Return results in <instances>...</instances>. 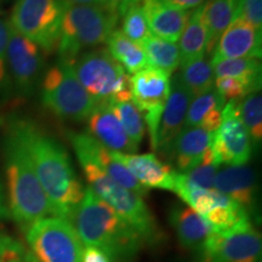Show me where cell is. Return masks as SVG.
<instances>
[{
    "label": "cell",
    "instance_id": "6da1fadb",
    "mask_svg": "<svg viewBox=\"0 0 262 262\" xmlns=\"http://www.w3.org/2000/svg\"><path fill=\"white\" fill-rule=\"evenodd\" d=\"M8 127L17 135L27 150L55 216L70 220L83 199L85 188L75 173L67 150L32 120L17 118L10 120Z\"/></svg>",
    "mask_w": 262,
    "mask_h": 262
},
{
    "label": "cell",
    "instance_id": "7a4b0ae2",
    "mask_svg": "<svg viewBox=\"0 0 262 262\" xmlns=\"http://www.w3.org/2000/svg\"><path fill=\"white\" fill-rule=\"evenodd\" d=\"M84 247H96L112 262H131L146 244L124 219L89 187L70 220Z\"/></svg>",
    "mask_w": 262,
    "mask_h": 262
},
{
    "label": "cell",
    "instance_id": "3957f363",
    "mask_svg": "<svg viewBox=\"0 0 262 262\" xmlns=\"http://www.w3.org/2000/svg\"><path fill=\"white\" fill-rule=\"evenodd\" d=\"M10 216L22 229L40 219L55 216L25 146L8 127L4 141Z\"/></svg>",
    "mask_w": 262,
    "mask_h": 262
},
{
    "label": "cell",
    "instance_id": "277c9868",
    "mask_svg": "<svg viewBox=\"0 0 262 262\" xmlns=\"http://www.w3.org/2000/svg\"><path fill=\"white\" fill-rule=\"evenodd\" d=\"M119 21L117 11L103 5H67L57 51L60 61L72 63L84 49L106 42Z\"/></svg>",
    "mask_w": 262,
    "mask_h": 262
},
{
    "label": "cell",
    "instance_id": "5b68a950",
    "mask_svg": "<svg viewBox=\"0 0 262 262\" xmlns=\"http://www.w3.org/2000/svg\"><path fill=\"white\" fill-rule=\"evenodd\" d=\"M88 187L106 202L120 217L141 235L146 244L159 242L160 231L155 216L143 198L112 180L102 169L89 160H79Z\"/></svg>",
    "mask_w": 262,
    "mask_h": 262
},
{
    "label": "cell",
    "instance_id": "8992f818",
    "mask_svg": "<svg viewBox=\"0 0 262 262\" xmlns=\"http://www.w3.org/2000/svg\"><path fill=\"white\" fill-rule=\"evenodd\" d=\"M71 66L81 86L96 103L133 101L130 75L107 49L79 55Z\"/></svg>",
    "mask_w": 262,
    "mask_h": 262
},
{
    "label": "cell",
    "instance_id": "52a82bcc",
    "mask_svg": "<svg viewBox=\"0 0 262 262\" xmlns=\"http://www.w3.org/2000/svg\"><path fill=\"white\" fill-rule=\"evenodd\" d=\"M41 102L62 119L86 120L96 101L81 86L71 63L58 61L41 80Z\"/></svg>",
    "mask_w": 262,
    "mask_h": 262
},
{
    "label": "cell",
    "instance_id": "ba28073f",
    "mask_svg": "<svg viewBox=\"0 0 262 262\" xmlns=\"http://www.w3.org/2000/svg\"><path fill=\"white\" fill-rule=\"evenodd\" d=\"M67 5L64 0H17L9 24L42 51L50 54L57 50Z\"/></svg>",
    "mask_w": 262,
    "mask_h": 262
},
{
    "label": "cell",
    "instance_id": "9c48e42d",
    "mask_svg": "<svg viewBox=\"0 0 262 262\" xmlns=\"http://www.w3.org/2000/svg\"><path fill=\"white\" fill-rule=\"evenodd\" d=\"M26 239L38 262H81L84 244L66 219L49 216L35 221L26 229Z\"/></svg>",
    "mask_w": 262,
    "mask_h": 262
},
{
    "label": "cell",
    "instance_id": "30bf717a",
    "mask_svg": "<svg viewBox=\"0 0 262 262\" xmlns=\"http://www.w3.org/2000/svg\"><path fill=\"white\" fill-rule=\"evenodd\" d=\"M202 262H261V235L250 221L225 232H211L199 251Z\"/></svg>",
    "mask_w": 262,
    "mask_h": 262
},
{
    "label": "cell",
    "instance_id": "8fae6325",
    "mask_svg": "<svg viewBox=\"0 0 262 262\" xmlns=\"http://www.w3.org/2000/svg\"><path fill=\"white\" fill-rule=\"evenodd\" d=\"M133 102L142 113L148 126L150 145L155 149L157 134L164 106L170 94V75L156 68L147 67L130 77Z\"/></svg>",
    "mask_w": 262,
    "mask_h": 262
},
{
    "label": "cell",
    "instance_id": "7c38bea8",
    "mask_svg": "<svg viewBox=\"0 0 262 262\" xmlns=\"http://www.w3.org/2000/svg\"><path fill=\"white\" fill-rule=\"evenodd\" d=\"M211 149L219 165H245L250 160L253 142L239 117L238 100L225 104L221 124L212 137Z\"/></svg>",
    "mask_w": 262,
    "mask_h": 262
},
{
    "label": "cell",
    "instance_id": "4fadbf2b",
    "mask_svg": "<svg viewBox=\"0 0 262 262\" xmlns=\"http://www.w3.org/2000/svg\"><path fill=\"white\" fill-rule=\"evenodd\" d=\"M6 62L19 94L31 95L37 86L44 63L40 48L16 32L10 24Z\"/></svg>",
    "mask_w": 262,
    "mask_h": 262
},
{
    "label": "cell",
    "instance_id": "5bb4252c",
    "mask_svg": "<svg viewBox=\"0 0 262 262\" xmlns=\"http://www.w3.org/2000/svg\"><path fill=\"white\" fill-rule=\"evenodd\" d=\"M68 139L75 150L78 160H89L96 164L100 169L114 180L120 186L130 191L135 192L136 194L143 196L147 195L148 189L143 187L137 180L131 175L129 170L117 162L111 155V150L106 148L102 143H100L96 139L90 136L86 133H75L68 131Z\"/></svg>",
    "mask_w": 262,
    "mask_h": 262
},
{
    "label": "cell",
    "instance_id": "9a60e30c",
    "mask_svg": "<svg viewBox=\"0 0 262 262\" xmlns=\"http://www.w3.org/2000/svg\"><path fill=\"white\" fill-rule=\"evenodd\" d=\"M262 55V33L241 18L225 29L211 52V61L227 58H258Z\"/></svg>",
    "mask_w": 262,
    "mask_h": 262
},
{
    "label": "cell",
    "instance_id": "2e32d148",
    "mask_svg": "<svg viewBox=\"0 0 262 262\" xmlns=\"http://www.w3.org/2000/svg\"><path fill=\"white\" fill-rule=\"evenodd\" d=\"M170 94L164 106L162 117H160L158 134H157L155 150L168 155L173 140L185 129L186 116L192 95L183 86L179 74H173L170 81Z\"/></svg>",
    "mask_w": 262,
    "mask_h": 262
},
{
    "label": "cell",
    "instance_id": "e0dca14e",
    "mask_svg": "<svg viewBox=\"0 0 262 262\" xmlns=\"http://www.w3.org/2000/svg\"><path fill=\"white\" fill-rule=\"evenodd\" d=\"M117 162L129 170L131 175L143 187L171 191L178 171L169 164L164 163L155 153L136 155V153H119L111 150Z\"/></svg>",
    "mask_w": 262,
    "mask_h": 262
},
{
    "label": "cell",
    "instance_id": "ac0fdd59",
    "mask_svg": "<svg viewBox=\"0 0 262 262\" xmlns=\"http://www.w3.org/2000/svg\"><path fill=\"white\" fill-rule=\"evenodd\" d=\"M88 133L113 152L136 153L139 147L127 137L108 102L96 103L88 117Z\"/></svg>",
    "mask_w": 262,
    "mask_h": 262
},
{
    "label": "cell",
    "instance_id": "d6986e66",
    "mask_svg": "<svg viewBox=\"0 0 262 262\" xmlns=\"http://www.w3.org/2000/svg\"><path fill=\"white\" fill-rule=\"evenodd\" d=\"M150 34L163 40L175 42L187 24L191 12L170 6L163 0H140Z\"/></svg>",
    "mask_w": 262,
    "mask_h": 262
},
{
    "label": "cell",
    "instance_id": "ffe728a7",
    "mask_svg": "<svg viewBox=\"0 0 262 262\" xmlns=\"http://www.w3.org/2000/svg\"><path fill=\"white\" fill-rule=\"evenodd\" d=\"M212 137L214 133L201 127H185L179 134L168 152L175 160L179 171L187 172L202 162L205 153L211 148Z\"/></svg>",
    "mask_w": 262,
    "mask_h": 262
},
{
    "label": "cell",
    "instance_id": "44dd1931",
    "mask_svg": "<svg viewBox=\"0 0 262 262\" xmlns=\"http://www.w3.org/2000/svg\"><path fill=\"white\" fill-rule=\"evenodd\" d=\"M214 188L243 206L247 211L255 204L256 180L253 169L248 165L226 166L217 171Z\"/></svg>",
    "mask_w": 262,
    "mask_h": 262
},
{
    "label": "cell",
    "instance_id": "7402d4cb",
    "mask_svg": "<svg viewBox=\"0 0 262 262\" xmlns=\"http://www.w3.org/2000/svg\"><path fill=\"white\" fill-rule=\"evenodd\" d=\"M170 224L182 247L201 251L211 234L210 225L189 206L176 205L170 211Z\"/></svg>",
    "mask_w": 262,
    "mask_h": 262
},
{
    "label": "cell",
    "instance_id": "603a6c76",
    "mask_svg": "<svg viewBox=\"0 0 262 262\" xmlns=\"http://www.w3.org/2000/svg\"><path fill=\"white\" fill-rule=\"evenodd\" d=\"M227 101L212 86L206 93L193 97L187 110L185 127H201L215 133L221 124V114Z\"/></svg>",
    "mask_w": 262,
    "mask_h": 262
},
{
    "label": "cell",
    "instance_id": "cb8c5ba5",
    "mask_svg": "<svg viewBox=\"0 0 262 262\" xmlns=\"http://www.w3.org/2000/svg\"><path fill=\"white\" fill-rule=\"evenodd\" d=\"M203 5L191 12L180 35V64L205 57L209 52V33L203 18Z\"/></svg>",
    "mask_w": 262,
    "mask_h": 262
},
{
    "label": "cell",
    "instance_id": "d4e9b609",
    "mask_svg": "<svg viewBox=\"0 0 262 262\" xmlns=\"http://www.w3.org/2000/svg\"><path fill=\"white\" fill-rule=\"evenodd\" d=\"M107 51L119 63L127 74H135L137 72L149 67L148 60L142 47L130 40L122 29H114L106 40Z\"/></svg>",
    "mask_w": 262,
    "mask_h": 262
},
{
    "label": "cell",
    "instance_id": "484cf974",
    "mask_svg": "<svg viewBox=\"0 0 262 262\" xmlns=\"http://www.w3.org/2000/svg\"><path fill=\"white\" fill-rule=\"evenodd\" d=\"M239 0H208L203 5V18L209 33V51L232 24L238 11Z\"/></svg>",
    "mask_w": 262,
    "mask_h": 262
},
{
    "label": "cell",
    "instance_id": "4316f807",
    "mask_svg": "<svg viewBox=\"0 0 262 262\" xmlns=\"http://www.w3.org/2000/svg\"><path fill=\"white\" fill-rule=\"evenodd\" d=\"M148 60L149 67L171 75L180 66V51L175 42L150 35L141 44Z\"/></svg>",
    "mask_w": 262,
    "mask_h": 262
},
{
    "label": "cell",
    "instance_id": "83f0119b",
    "mask_svg": "<svg viewBox=\"0 0 262 262\" xmlns=\"http://www.w3.org/2000/svg\"><path fill=\"white\" fill-rule=\"evenodd\" d=\"M178 74L192 97L199 96L214 86V71L210 61L206 60V57L181 64V72Z\"/></svg>",
    "mask_w": 262,
    "mask_h": 262
},
{
    "label": "cell",
    "instance_id": "f1b7e54d",
    "mask_svg": "<svg viewBox=\"0 0 262 262\" xmlns=\"http://www.w3.org/2000/svg\"><path fill=\"white\" fill-rule=\"evenodd\" d=\"M117 12L119 18H122V32L130 40L141 45L147 38L152 35L141 10L140 0H125L118 8Z\"/></svg>",
    "mask_w": 262,
    "mask_h": 262
},
{
    "label": "cell",
    "instance_id": "f546056e",
    "mask_svg": "<svg viewBox=\"0 0 262 262\" xmlns=\"http://www.w3.org/2000/svg\"><path fill=\"white\" fill-rule=\"evenodd\" d=\"M108 103L112 108L114 116L122 124L127 137L133 141L134 145L139 147L142 143L146 131V124L142 113L137 110L133 101H123V102L110 101Z\"/></svg>",
    "mask_w": 262,
    "mask_h": 262
},
{
    "label": "cell",
    "instance_id": "4dcf8cb0",
    "mask_svg": "<svg viewBox=\"0 0 262 262\" xmlns=\"http://www.w3.org/2000/svg\"><path fill=\"white\" fill-rule=\"evenodd\" d=\"M238 112L251 142L260 143L262 140V96L260 93L249 94L238 100Z\"/></svg>",
    "mask_w": 262,
    "mask_h": 262
},
{
    "label": "cell",
    "instance_id": "1f68e13d",
    "mask_svg": "<svg viewBox=\"0 0 262 262\" xmlns=\"http://www.w3.org/2000/svg\"><path fill=\"white\" fill-rule=\"evenodd\" d=\"M214 89L226 101L241 100L249 94L260 93L261 78L217 77L214 80Z\"/></svg>",
    "mask_w": 262,
    "mask_h": 262
},
{
    "label": "cell",
    "instance_id": "d6a6232c",
    "mask_svg": "<svg viewBox=\"0 0 262 262\" xmlns=\"http://www.w3.org/2000/svg\"><path fill=\"white\" fill-rule=\"evenodd\" d=\"M215 78H261V62L257 58H227L210 62Z\"/></svg>",
    "mask_w": 262,
    "mask_h": 262
},
{
    "label": "cell",
    "instance_id": "836d02e7",
    "mask_svg": "<svg viewBox=\"0 0 262 262\" xmlns=\"http://www.w3.org/2000/svg\"><path fill=\"white\" fill-rule=\"evenodd\" d=\"M219 168H220V165L216 162L214 153L210 148L205 153L204 158L202 159V162L195 168L182 173V175L186 181L191 183V185H194L201 188L211 189L214 188L215 176L217 173Z\"/></svg>",
    "mask_w": 262,
    "mask_h": 262
},
{
    "label": "cell",
    "instance_id": "e575fe53",
    "mask_svg": "<svg viewBox=\"0 0 262 262\" xmlns=\"http://www.w3.org/2000/svg\"><path fill=\"white\" fill-rule=\"evenodd\" d=\"M235 18L243 19L255 28L262 29V0H239Z\"/></svg>",
    "mask_w": 262,
    "mask_h": 262
},
{
    "label": "cell",
    "instance_id": "d590c367",
    "mask_svg": "<svg viewBox=\"0 0 262 262\" xmlns=\"http://www.w3.org/2000/svg\"><path fill=\"white\" fill-rule=\"evenodd\" d=\"M26 249L10 235L0 234V262H24Z\"/></svg>",
    "mask_w": 262,
    "mask_h": 262
},
{
    "label": "cell",
    "instance_id": "8d00e7d4",
    "mask_svg": "<svg viewBox=\"0 0 262 262\" xmlns=\"http://www.w3.org/2000/svg\"><path fill=\"white\" fill-rule=\"evenodd\" d=\"M9 39V22L0 18V86L6 80V48Z\"/></svg>",
    "mask_w": 262,
    "mask_h": 262
},
{
    "label": "cell",
    "instance_id": "74e56055",
    "mask_svg": "<svg viewBox=\"0 0 262 262\" xmlns=\"http://www.w3.org/2000/svg\"><path fill=\"white\" fill-rule=\"evenodd\" d=\"M81 262H112L110 256L96 247H84Z\"/></svg>",
    "mask_w": 262,
    "mask_h": 262
},
{
    "label": "cell",
    "instance_id": "f35d334b",
    "mask_svg": "<svg viewBox=\"0 0 262 262\" xmlns=\"http://www.w3.org/2000/svg\"><path fill=\"white\" fill-rule=\"evenodd\" d=\"M163 2L176 9L188 11L189 9H195L204 4L205 0H163Z\"/></svg>",
    "mask_w": 262,
    "mask_h": 262
},
{
    "label": "cell",
    "instance_id": "ab89813d",
    "mask_svg": "<svg viewBox=\"0 0 262 262\" xmlns=\"http://www.w3.org/2000/svg\"><path fill=\"white\" fill-rule=\"evenodd\" d=\"M64 2L67 3L68 5L80 4V5H103V6H106L103 0H64Z\"/></svg>",
    "mask_w": 262,
    "mask_h": 262
},
{
    "label": "cell",
    "instance_id": "60d3db41",
    "mask_svg": "<svg viewBox=\"0 0 262 262\" xmlns=\"http://www.w3.org/2000/svg\"><path fill=\"white\" fill-rule=\"evenodd\" d=\"M10 212L8 206L5 204L4 194H3V188L2 185H0V219H9Z\"/></svg>",
    "mask_w": 262,
    "mask_h": 262
},
{
    "label": "cell",
    "instance_id": "b9f144b4",
    "mask_svg": "<svg viewBox=\"0 0 262 262\" xmlns=\"http://www.w3.org/2000/svg\"><path fill=\"white\" fill-rule=\"evenodd\" d=\"M103 2H104V4H106V6H108V8L114 10V11H117L118 8H119V6L122 5L125 0H103Z\"/></svg>",
    "mask_w": 262,
    "mask_h": 262
},
{
    "label": "cell",
    "instance_id": "7bdbcfd3",
    "mask_svg": "<svg viewBox=\"0 0 262 262\" xmlns=\"http://www.w3.org/2000/svg\"><path fill=\"white\" fill-rule=\"evenodd\" d=\"M24 262H38V261L35 260L34 256H33V255H32L31 253H29V251H27V254H26Z\"/></svg>",
    "mask_w": 262,
    "mask_h": 262
}]
</instances>
